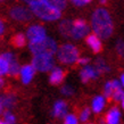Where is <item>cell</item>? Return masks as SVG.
Segmentation results:
<instances>
[{"label": "cell", "instance_id": "obj_1", "mask_svg": "<svg viewBox=\"0 0 124 124\" xmlns=\"http://www.w3.org/2000/svg\"><path fill=\"white\" fill-rule=\"evenodd\" d=\"M91 29L100 40H107L112 37L114 24L109 11L104 7L94 9L91 16Z\"/></svg>", "mask_w": 124, "mask_h": 124}, {"label": "cell", "instance_id": "obj_2", "mask_svg": "<svg viewBox=\"0 0 124 124\" xmlns=\"http://www.w3.org/2000/svg\"><path fill=\"white\" fill-rule=\"evenodd\" d=\"M32 14L46 22H54L62 17V11L54 7L50 0H29L26 1Z\"/></svg>", "mask_w": 124, "mask_h": 124}, {"label": "cell", "instance_id": "obj_3", "mask_svg": "<svg viewBox=\"0 0 124 124\" xmlns=\"http://www.w3.org/2000/svg\"><path fill=\"white\" fill-rule=\"evenodd\" d=\"M29 49L34 56H51L54 57L55 54H57L58 46L57 42L53 38H47L40 42L35 43H29Z\"/></svg>", "mask_w": 124, "mask_h": 124}, {"label": "cell", "instance_id": "obj_4", "mask_svg": "<svg viewBox=\"0 0 124 124\" xmlns=\"http://www.w3.org/2000/svg\"><path fill=\"white\" fill-rule=\"evenodd\" d=\"M57 58L62 64L73 65L78 63L80 58L79 49L72 43H64L57 50Z\"/></svg>", "mask_w": 124, "mask_h": 124}, {"label": "cell", "instance_id": "obj_5", "mask_svg": "<svg viewBox=\"0 0 124 124\" xmlns=\"http://www.w3.org/2000/svg\"><path fill=\"white\" fill-rule=\"evenodd\" d=\"M90 32V26L88 23L82 18H78L73 21V26H72L71 38L74 40H81L82 38H86Z\"/></svg>", "mask_w": 124, "mask_h": 124}, {"label": "cell", "instance_id": "obj_6", "mask_svg": "<svg viewBox=\"0 0 124 124\" xmlns=\"http://www.w3.org/2000/svg\"><path fill=\"white\" fill-rule=\"evenodd\" d=\"M32 66L35 71L49 72L55 67V59L51 56H34L32 59Z\"/></svg>", "mask_w": 124, "mask_h": 124}, {"label": "cell", "instance_id": "obj_7", "mask_svg": "<svg viewBox=\"0 0 124 124\" xmlns=\"http://www.w3.org/2000/svg\"><path fill=\"white\" fill-rule=\"evenodd\" d=\"M26 38L29 40V43L40 42L47 38V31L41 25H32L26 31Z\"/></svg>", "mask_w": 124, "mask_h": 124}, {"label": "cell", "instance_id": "obj_8", "mask_svg": "<svg viewBox=\"0 0 124 124\" xmlns=\"http://www.w3.org/2000/svg\"><path fill=\"white\" fill-rule=\"evenodd\" d=\"M9 16L17 22H27L32 19V11L24 6H15L9 10Z\"/></svg>", "mask_w": 124, "mask_h": 124}, {"label": "cell", "instance_id": "obj_9", "mask_svg": "<svg viewBox=\"0 0 124 124\" xmlns=\"http://www.w3.org/2000/svg\"><path fill=\"white\" fill-rule=\"evenodd\" d=\"M99 75H100V73L97 71V68L94 66H90V65L84 66L80 72V79L82 83H88L90 80H96L97 78H99Z\"/></svg>", "mask_w": 124, "mask_h": 124}, {"label": "cell", "instance_id": "obj_10", "mask_svg": "<svg viewBox=\"0 0 124 124\" xmlns=\"http://www.w3.org/2000/svg\"><path fill=\"white\" fill-rule=\"evenodd\" d=\"M34 74H35V70L34 67L32 66V64H29V65H24L21 67V80L24 84H29V83L32 81L33 79Z\"/></svg>", "mask_w": 124, "mask_h": 124}, {"label": "cell", "instance_id": "obj_11", "mask_svg": "<svg viewBox=\"0 0 124 124\" xmlns=\"http://www.w3.org/2000/svg\"><path fill=\"white\" fill-rule=\"evenodd\" d=\"M85 42H86V45L91 48V50H92L94 54H98V53H100V51H101V49H102L101 40L98 38L96 34H93V33L89 34V35L85 38Z\"/></svg>", "mask_w": 124, "mask_h": 124}, {"label": "cell", "instance_id": "obj_12", "mask_svg": "<svg viewBox=\"0 0 124 124\" xmlns=\"http://www.w3.org/2000/svg\"><path fill=\"white\" fill-rule=\"evenodd\" d=\"M65 78V72L62 70L60 67L55 66L54 70L51 71L50 75H49V83L53 84V85H58L64 81Z\"/></svg>", "mask_w": 124, "mask_h": 124}, {"label": "cell", "instance_id": "obj_13", "mask_svg": "<svg viewBox=\"0 0 124 124\" xmlns=\"http://www.w3.org/2000/svg\"><path fill=\"white\" fill-rule=\"evenodd\" d=\"M67 115V104L64 100H57L53 107V116L63 118Z\"/></svg>", "mask_w": 124, "mask_h": 124}, {"label": "cell", "instance_id": "obj_14", "mask_svg": "<svg viewBox=\"0 0 124 124\" xmlns=\"http://www.w3.org/2000/svg\"><path fill=\"white\" fill-rule=\"evenodd\" d=\"M17 102V98L14 93H5L0 96V104L4 106V108H7V110H9L10 108H13Z\"/></svg>", "mask_w": 124, "mask_h": 124}, {"label": "cell", "instance_id": "obj_15", "mask_svg": "<svg viewBox=\"0 0 124 124\" xmlns=\"http://www.w3.org/2000/svg\"><path fill=\"white\" fill-rule=\"evenodd\" d=\"M106 106V98L104 96H96L92 99V104H91V109L94 114H99L102 112V109Z\"/></svg>", "mask_w": 124, "mask_h": 124}, {"label": "cell", "instance_id": "obj_16", "mask_svg": "<svg viewBox=\"0 0 124 124\" xmlns=\"http://www.w3.org/2000/svg\"><path fill=\"white\" fill-rule=\"evenodd\" d=\"M112 85H113V89H114V93L112 98L116 102H122V100L124 99V90L121 82L118 80H113L112 81Z\"/></svg>", "mask_w": 124, "mask_h": 124}, {"label": "cell", "instance_id": "obj_17", "mask_svg": "<svg viewBox=\"0 0 124 124\" xmlns=\"http://www.w3.org/2000/svg\"><path fill=\"white\" fill-rule=\"evenodd\" d=\"M121 120V112L116 106H114L108 110L106 115V122L107 124H118Z\"/></svg>", "mask_w": 124, "mask_h": 124}, {"label": "cell", "instance_id": "obj_18", "mask_svg": "<svg viewBox=\"0 0 124 124\" xmlns=\"http://www.w3.org/2000/svg\"><path fill=\"white\" fill-rule=\"evenodd\" d=\"M72 26H73V21L71 19H63L58 25V30H59L60 34L64 38H70L72 32Z\"/></svg>", "mask_w": 124, "mask_h": 124}, {"label": "cell", "instance_id": "obj_19", "mask_svg": "<svg viewBox=\"0 0 124 124\" xmlns=\"http://www.w3.org/2000/svg\"><path fill=\"white\" fill-rule=\"evenodd\" d=\"M11 43L15 46L16 48H22V47L26 45V35L23 33L15 34L11 39Z\"/></svg>", "mask_w": 124, "mask_h": 124}, {"label": "cell", "instance_id": "obj_20", "mask_svg": "<svg viewBox=\"0 0 124 124\" xmlns=\"http://www.w3.org/2000/svg\"><path fill=\"white\" fill-rule=\"evenodd\" d=\"M94 67L97 68V71L102 74V73H108L110 71V67H109L107 63L102 58H97L96 59V63H94Z\"/></svg>", "mask_w": 124, "mask_h": 124}, {"label": "cell", "instance_id": "obj_21", "mask_svg": "<svg viewBox=\"0 0 124 124\" xmlns=\"http://www.w3.org/2000/svg\"><path fill=\"white\" fill-rule=\"evenodd\" d=\"M21 73V67L19 64L17 63V60H15L14 63L9 64V70H8V74L10 76H17Z\"/></svg>", "mask_w": 124, "mask_h": 124}, {"label": "cell", "instance_id": "obj_22", "mask_svg": "<svg viewBox=\"0 0 124 124\" xmlns=\"http://www.w3.org/2000/svg\"><path fill=\"white\" fill-rule=\"evenodd\" d=\"M113 93H114V89H113V85H112V81H107L104 85V97L105 98H110L113 97Z\"/></svg>", "mask_w": 124, "mask_h": 124}, {"label": "cell", "instance_id": "obj_23", "mask_svg": "<svg viewBox=\"0 0 124 124\" xmlns=\"http://www.w3.org/2000/svg\"><path fill=\"white\" fill-rule=\"evenodd\" d=\"M8 70H9V63L0 56V76L8 74Z\"/></svg>", "mask_w": 124, "mask_h": 124}, {"label": "cell", "instance_id": "obj_24", "mask_svg": "<svg viewBox=\"0 0 124 124\" xmlns=\"http://www.w3.org/2000/svg\"><path fill=\"white\" fill-rule=\"evenodd\" d=\"M90 115H91V109L89 107L83 108L82 112L80 113V121L81 122H88V120L90 118Z\"/></svg>", "mask_w": 124, "mask_h": 124}, {"label": "cell", "instance_id": "obj_25", "mask_svg": "<svg viewBox=\"0 0 124 124\" xmlns=\"http://www.w3.org/2000/svg\"><path fill=\"white\" fill-rule=\"evenodd\" d=\"M4 121L7 124H15L16 122V117L13 113H10L9 110H6L4 113Z\"/></svg>", "mask_w": 124, "mask_h": 124}, {"label": "cell", "instance_id": "obj_26", "mask_svg": "<svg viewBox=\"0 0 124 124\" xmlns=\"http://www.w3.org/2000/svg\"><path fill=\"white\" fill-rule=\"evenodd\" d=\"M60 92L64 94V96H73L74 94V88L72 85H70V84H65V85L62 86V89H60Z\"/></svg>", "mask_w": 124, "mask_h": 124}, {"label": "cell", "instance_id": "obj_27", "mask_svg": "<svg viewBox=\"0 0 124 124\" xmlns=\"http://www.w3.org/2000/svg\"><path fill=\"white\" fill-rule=\"evenodd\" d=\"M64 124H79L78 117L74 114H67L64 118Z\"/></svg>", "mask_w": 124, "mask_h": 124}, {"label": "cell", "instance_id": "obj_28", "mask_svg": "<svg viewBox=\"0 0 124 124\" xmlns=\"http://www.w3.org/2000/svg\"><path fill=\"white\" fill-rule=\"evenodd\" d=\"M51 4L54 5V7H56L60 11H63L66 8V1L64 0H51Z\"/></svg>", "mask_w": 124, "mask_h": 124}, {"label": "cell", "instance_id": "obj_29", "mask_svg": "<svg viewBox=\"0 0 124 124\" xmlns=\"http://www.w3.org/2000/svg\"><path fill=\"white\" fill-rule=\"evenodd\" d=\"M0 56L2 57L4 59H6L9 63V64H11V63H14L16 60V58H15V55L13 53H4L2 55H0Z\"/></svg>", "mask_w": 124, "mask_h": 124}, {"label": "cell", "instance_id": "obj_30", "mask_svg": "<svg viewBox=\"0 0 124 124\" xmlns=\"http://www.w3.org/2000/svg\"><path fill=\"white\" fill-rule=\"evenodd\" d=\"M72 4L76 7H83V6H86V5L90 4V0H73Z\"/></svg>", "mask_w": 124, "mask_h": 124}, {"label": "cell", "instance_id": "obj_31", "mask_svg": "<svg viewBox=\"0 0 124 124\" xmlns=\"http://www.w3.org/2000/svg\"><path fill=\"white\" fill-rule=\"evenodd\" d=\"M116 50L118 55L122 57H124V41H118L116 45Z\"/></svg>", "mask_w": 124, "mask_h": 124}, {"label": "cell", "instance_id": "obj_32", "mask_svg": "<svg viewBox=\"0 0 124 124\" xmlns=\"http://www.w3.org/2000/svg\"><path fill=\"white\" fill-rule=\"evenodd\" d=\"M89 62H90V58H88V57H81L78 60V64L82 65V66H86V65L89 64Z\"/></svg>", "mask_w": 124, "mask_h": 124}, {"label": "cell", "instance_id": "obj_33", "mask_svg": "<svg viewBox=\"0 0 124 124\" xmlns=\"http://www.w3.org/2000/svg\"><path fill=\"white\" fill-rule=\"evenodd\" d=\"M4 31H5V24H4V22L0 19V34L4 33Z\"/></svg>", "mask_w": 124, "mask_h": 124}, {"label": "cell", "instance_id": "obj_34", "mask_svg": "<svg viewBox=\"0 0 124 124\" xmlns=\"http://www.w3.org/2000/svg\"><path fill=\"white\" fill-rule=\"evenodd\" d=\"M121 84H122V86H123V89H124V73H122L121 74Z\"/></svg>", "mask_w": 124, "mask_h": 124}, {"label": "cell", "instance_id": "obj_35", "mask_svg": "<svg viewBox=\"0 0 124 124\" xmlns=\"http://www.w3.org/2000/svg\"><path fill=\"white\" fill-rule=\"evenodd\" d=\"M2 85H4V80H2V78L0 76V89L2 88Z\"/></svg>", "mask_w": 124, "mask_h": 124}, {"label": "cell", "instance_id": "obj_36", "mask_svg": "<svg viewBox=\"0 0 124 124\" xmlns=\"http://www.w3.org/2000/svg\"><path fill=\"white\" fill-rule=\"evenodd\" d=\"M2 110H4V106H2L1 104H0V114L2 113Z\"/></svg>", "mask_w": 124, "mask_h": 124}, {"label": "cell", "instance_id": "obj_37", "mask_svg": "<svg viewBox=\"0 0 124 124\" xmlns=\"http://www.w3.org/2000/svg\"><path fill=\"white\" fill-rule=\"evenodd\" d=\"M0 124H7V123H6L4 120H0Z\"/></svg>", "mask_w": 124, "mask_h": 124}, {"label": "cell", "instance_id": "obj_38", "mask_svg": "<svg viewBox=\"0 0 124 124\" xmlns=\"http://www.w3.org/2000/svg\"><path fill=\"white\" fill-rule=\"evenodd\" d=\"M121 105H122V107H123V109H124V99L122 100V102H121Z\"/></svg>", "mask_w": 124, "mask_h": 124}]
</instances>
